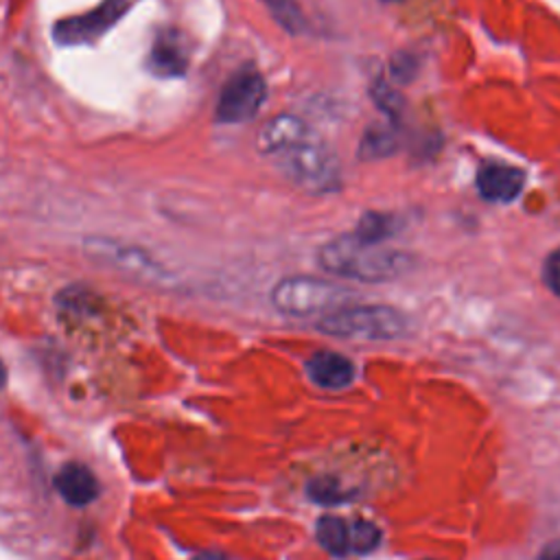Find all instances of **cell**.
<instances>
[{
	"instance_id": "obj_24",
	"label": "cell",
	"mask_w": 560,
	"mask_h": 560,
	"mask_svg": "<svg viewBox=\"0 0 560 560\" xmlns=\"http://www.w3.org/2000/svg\"><path fill=\"white\" fill-rule=\"evenodd\" d=\"M387 2H400V0H387Z\"/></svg>"
},
{
	"instance_id": "obj_9",
	"label": "cell",
	"mask_w": 560,
	"mask_h": 560,
	"mask_svg": "<svg viewBox=\"0 0 560 560\" xmlns=\"http://www.w3.org/2000/svg\"><path fill=\"white\" fill-rule=\"evenodd\" d=\"M525 173L510 164H483L477 173V190L488 201L508 203L523 190Z\"/></svg>"
},
{
	"instance_id": "obj_19",
	"label": "cell",
	"mask_w": 560,
	"mask_h": 560,
	"mask_svg": "<svg viewBox=\"0 0 560 560\" xmlns=\"http://www.w3.org/2000/svg\"><path fill=\"white\" fill-rule=\"evenodd\" d=\"M416 68H418V61L413 55L409 52H396L392 57V77L396 81H411L416 77Z\"/></svg>"
},
{
	"instance_id": "obj_12",
	"label": "cell",
	"mask_w": 560,
	"mask_h": 560,
	"mask_svg": "<svg viewBox=\"0 0 560 560\" xmlns=\"http://www.w3.org/2000/svg\"><path fill=\"white\" fill-rule=\"evenodd\" d=\"M398 225H400V219L394 214L368 212L359 219L352 236L368 245H381L385 238H389L398 232Z\"/></svg>"
},
{
	"instance_id": "obj_16",
	"label": "cell",
	"mask_w": 560,
	"mask_h": 560,
	"mask_svg": "<svg viewBox=\"0 0 560 560\" xmlns=\"http://www.w3.org/2000/svg\"><path fill=\"white\" fill-rule=\"evenodd\" d=\"M372 101L374 105L385 112L389 116L392 122H398L400 120V114H402V98L398 96V92H394L392 85H387L385 81H374L372 85Z\"/></svg>"
},
{
	"instance_id": "obj_20",
	"label": "cell",
	"mask_w": 560,
	"mask_h": 560,
	"mask_svg": "<svg viewBox=\"0 0 560 560\" xmlns=\"http://www.w3.org/2000/svg\"><path fill=\"white\" fill-rule=\"evenodd\" d=\"M542 278H545V284L549 287V291L560 295V247L547 256V260L542 265Z\"/></svg>"
},
{
	"instance_id": "obj_4",
	"label": "cell",
	"mask_w": 560,
	"mask_h": 560,
	"mask_svg": "<svg viewBox=\"0 0 560 560\" xmlns=\"http://www.w3.org/2000/svg\"><path fill=\"white\" fill-rule=\"evenodd\" d=\"M352 298L343 287L313 278V276H293L280 280L271 291L273 306L291 317H308V315H328Z\"/></svg>"
},
{
	"instance_id": "obj_15",
	"label": "cell",
	"mask_w": 560,
	"mask_h": 560,
	"mask_svg": "<svg viewBox=\"0 0 560 560\" xmlns=\"http://www.w3.org/2000/svg\"><path fill=\"white\" fill-rule=\"evenodd\" d=\"M273 15V20L289 33L298 35L306 31V18L298 4V0H262Z\"/></svg>"
},
{
	"instance_id": "obj_6",
	"label": "cell",
	"mask_w": 560,
	"mask_h": 560,
	"mask_svg": "<svg viewBox=\"0 0 560 560\" xmlns=\"http://www.w3.org/2000/svg\"><path fill=\"white\" fill-rule=\"evenodd\" d=\"M129 9V0H105L96 9L59 20L52 26V37L61 46H81L96 42L109 31Z\"/></svg>"
},
{
	"instance_id": "obj_1",
	"label": "cell",
	"mask_w": 560,
	"mask_h": 560,
	"mask_svg": "<svg viewBox=\"0 0 560 560\" xmlns=\"http://www.w3.org/2000/svg\"><path fill=\"white\" fill-rule=\"evenodd\" d=\"M319 265L341 278L359 282H385L400 278L413 265L405 252L387 249L383 245H368L352 234L326 243L317 256Z\"/></svg>"
},
{
	"instance_id": "obj_8",
	"label": "cell",
	"mask_w": 560,
	"mask_h": 560,
	"mask_svg": "<svg viewBox=\"0 0 560 560\" xmlns=\"http://www.w3.org/2000/svg\"><path fill=\"white\" fill-rule=\"evenodd\" d=\"M147 66L155 77H182L188 68V46L182 33L173 28L160 31L151 44Z\"/></svg>"
},
{
	"instance_id": "obj_22",
	"label": "cell",
	"mask_w": 560,
	"mask_h": 560,
	"mask_svg": "<svg viewBox=\"0 0 560 560\" xmlns=\"http://www.w3.org/2000/svg\"><path fill=\"white\" fill-rule=\"evenodd\" d=\"M190 560H225V558L221 553H214V551H203V553L192 556Z\"/></svg>"
},
{
	"instance_id": "obj_10",
	"label": "cell",
	"mask_w": 560,
	"mask_h": 560,
	"mask_svg": "<svg viewBox=\"0 0 560 560\" xmlns=\"http://www.w3.org/2000/svg\"><path fill=\"white\" fill-rule=\"evenodd\" d=\"M55 488L61 494V499L74 508L92 503L101 492L96 475L81 462L63 464L55 475Z\"/></svg>"
},
{
	"instance_id": "obj_18",
	"label": "cell",
	"mask_w": 560,
	"mask_h": 560,
	"mask_svg": "<svg viewBox=\"0 0 560 560\" xmlns=\"http://www.w3.org/2000/svg\"><path fill=\"white\" fill-rule=\"evenodd\" d=\"M308 497L317 503H324V505H330V503H339L343 501V492L339 488V481L330 475H322V477H315L308 481V488H306Z\"/></svg>"
},
{
	"instance_id": "obj_5",
	"label": "cell",
	"mask_w": 560,
	"mask_h": 560,
	"mask_svg": "<svg viewBox=\"0 0 560 560\" xmlns=\"http://www.w3.org/2000/svg\"><path fill=\"white\" fill-rule=\"evenodd\" d=\"M265 96L267 85L262 74L252 66H243L225 81L219 94L217 120L225 125L247 122L258 114V109L265 103Z\"/></svg>"
},
{
	"instance_id": "obj_7",
	"label": "cell",
	"mask_w": 560,
	"mask_h": 560,
	"mask_svg": "<svg viewBox=\"0 0 560 560\" xmlns=\"http://www.w3.org/2000/svg\"><path fill=\"white\" fill-rule=\"evenodd\" d=\"M85 252L96 262L112 267L136 280H155L160 276V267L149 258L147 252L118 241L90 238L85 243Z\"/></svg>"
},
{
	"instance_id": "obj_2",
	"label": "cell",
	"mask_w": 560,
	"mask_h": 560,
	"mask_svg": "<svg viewBox=\"0 0 560 560\" xmlns=\"http://www.w3.org/2000/svg\"><path fill=\"white\" fill-rule=\"evenodd\" d=\"M271 158L282 175L306 192L324 195L337 190L341 184L337 155L308 127Z\"/></svg>"
},
{
	"instance_id": "obj_3",
	"label": "cell",
	"mask_w": 560,
	"mask_h": 560,
	"mask_svg": "<svg viewBox=\"0 0 560 560\" xmlns=\"http://www.w3.org/2000/svg\"><path fill=\"white\" fill-rule=\"evenodd\" d=\"M317 328L326 335L341 339H361V341H383L402 337L409 328L405 313L383 304L365 306H341L317 322Z\"/></svg>"
},
{
	"instance_id": "obj_17",
	"label": "cell",
	"mask_w": 560,
	"mask_h": 560,
	"mask_svg": "<svg viewBox=\"0 0 560 560\" xmlns=\"http://www.w3.org/2000/svg\"><path fill=\"white\" fill-rule=\"evenodd\" d=\"M381 540V529L370 523V521H357L350 525V551L359 553H370L372 549L378 547Z\"/></svg>"
},
{
	"instance_id": "obj_23",
	"label": "cell",
	"mask_w": 560,
	"mask_h": 560,
	"mask_svg": "<svg viewBox=\"0 0 560 560\" xmlns=\"http://www.w3.org/2000/svg\"><path fill=\"white\" fill-rule=\"evenodd\" d=\"M7 385V368H4V363H2V359H0V389Z\"/></svg>"
},
{
	"instance_id": "obj_13",
	"label": "cell",
	"mask_w": 560,
	"mask_h": 560,
	"mask_svg": "<svg viewBox=\"0 0 560 560\" xmlns=\"http://www.w3.org/2000/svg\"><path fill=\"white\" fill-rule=\"evenodd\" d=\"M396 147H398L396 122H378L365 131L359 153L365 160H374V158H385V155L394 153Z\"/></svg>"
},
{
	"instance_id": "obj_21",
	"label": "cell",
	"mask_w": 560,
	"mask_h": 560,
	"mask_svg": "<svg viewBox=\"0 0 560 560\" xmlns=\"http://www.w3.org/2000/svg\"><path fill=\"white\" fill-rule=\"evenodd\" d=\"M536 560H560V540L549 542V545L538 553Z\"/></svg>"
},
{
	"instance_id": "obj_14",
	"label": "cell",
	"mask_w": 560,
	"mask_h": 560,
	"mask_svg": "<svg viewBox=\"0 0 560 560\" xmlns=\"http://www.w3.org/2000/svg\"><path fill=\"white\" fill-rule=\"evenodd\" d=\"M315 534H317L319 545H322L328 553H332V556H346V553H350V527L346 525L343 518L332 516V514L322 516V518L317 521Z\"/></svg>"
},
{
	"instance_id": "obj_11",
	"label": "cell",
	"mask_w": 560,
	"mask_h": 560,
	"mask_svg": "<svg viewBox=\"0 0 560 560\" xmlns=\"http://www.w3.org/2000/svg\"><path fill=\"white\" fill-rule=\"evenodd\" d=\"M306 374L324 389H343L354 381L357 372L348 357L332 350H322L306 361Z\"/></svg>"
}]
</instances>
